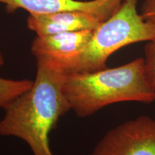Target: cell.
<instances>
[{
  "mask_svg": "<svg viewBox=\"0 0 155 155\" xmlns=\"http://www.w3.org/2000/svg\"><path fill=\"white\" fill-rule=\"evenodd\" d=\"M64 75L50 62L37 59L32 86L4 108L0 136L22 139L34 155H53L50 133L60 118L71 109L63 92Z\"/></svg>",
  "mask_w": 155,
  "mask_h": 155,
  "instance_id": "1",
  "label": "cell"
},
{
  "mask_svg": "<svg viewBox=\"0 0 155 155\" xmlns=\"http://www.w3.org/2000/svg\"><path fill=\"white\" fill-rule=\"evenodd\" d=\"M63 89L71 109L81 118L115 103L155 101V91L145 74L144 58L113 68L65 74Z\"/></svg>",
  "mask_w": 155,
  "mask_h": 155,
  "instance_id": "2",
  "label": "cell"
},
{
  "mask_svg": "<svg viewBox=\"0 0 155 155\" xmlns=\"http://www.w3.org/2000/svg\"><path fill=\"white\" fill-rule=\"evenodd\" d=\"M138 0H124L117 11L101 22L82 51L61 68L64 74L106 68L112 54L129 45L155 38V19H144L137 12Z\"/></svg>",
  "mask_w": 155,
  "mask_h": 155,
  "instance_id": "3",
  "label": "cell"
},
{
  "mask_svg": "<svg viewBox=\"0 0 155 155\" xmlns=\"http://www.w3.org/2000/svg\"><path fill=\"white\" fill-rule=\"evenodd\" d=\"M90 155H155V119L141 115L116 126Z\"/></svg>",
  "mask_w": 155,
  "mask_h": 155,
  "instance_id": "4",
  "label": "cell"
},
{
  "mask_svg": "<svg viewBox=\"0 0 155 155\" xmlns=\"http://www.w3.org/2000/svg\"><path fill=\"white\" fill-rule=\"evenodd\" d=\"M124 0H0L11 13L18 9L30 14H50L61 12L81 11L91 13L101 22L109 19L119 9Z\"/></svg>",
  "mask_w": 155,
  "mask_h": 155,
  "instance_id": "5",
  "label": "cell"
},
{
  "mask_svg": "<svg viewBox=\"0 0 155 155\" xmlns=\"http://www.w3.org/2000/svg\"><path fill=\"white\" fill-rule=\"evenodd\" d=\"M94 30L64 32L37 36L32 42L31 53L37 59L50 62L61 69L65 63L82 51Z\"/></svg>",
  "mask_w": 155,
  "mask_h": 155,
  "instance_id": "6",
  "label": "cell"
},
{
  "mask_svg": "<svg viewBox=\"0 0 155 155\" xmlns=\"http://www.w3.org/2000/svg\"><path fill=\"white\" fill-rule=\"evenodd\" d=\"M101 22L98 17L91 13L69 11L50 14H30L27 19V26L38 36H45L82 30H94Z\"/></svg>",
  "mask_w": 155,
  "mask_h": 155,
  "instance_id": "7",
  "label": "cell"
},
{
  "mask_svg": "<svg viewBox=\"0 0 155 155\" xmlns=\"http://www.w3.org/2000/svg\"><path fill=\"white\" fill-rule=\"evenodd\" d=\"M34 81L11 80L0 77V107L5 108L7 104L31 88Z\"/></svg>",
  "mask_w": 155,
  "mask_h": 155,
  "instance_id": "8",
  "label": "cell"
},
{
  "mask_svg": "<svg viewBox=\"0 0 155 155\" xmlns=\"http://www.w3.org/2000/svg\"><path fill=\"white\" fill-rule=\"evenodd\" d=\"M145 74L150 86L155 91V38L144 46Z\"/></svg>",
  "mask_w": 155,
  "mask_h": 155,
  "instance_id": "9",
  "label": "cell"
},
{
  "mask_svg": "<svg viewBox=\"0 0 155 155\" xmlns=\"http://www.w3.org/2000/svg\"><path fill=\"white\" fill-rule=\"evenodd\" d=\"M140 14L144 19H155V0H145Z\"/></svg>",
  "mask_w": 155,
  "mask_h": 155,
  "instance_id": "10",
  "label": "cell"
},
{
  "mask_svg": "<svg viewBox=\"0 0 155 155\" xmlns=\"http://www.w3.org/2000/svg\"><path fill=\"white\" fill-rule=\"evenodd\" d=\"M5 64V61H4V58L2 55L1 53H0V68H1L2 66Z\"/></svg>",
  "mask_w": 155,
  "mask_h": 155,
  "instance_id": "11",
  "label": "cell"
}]
</instances>
